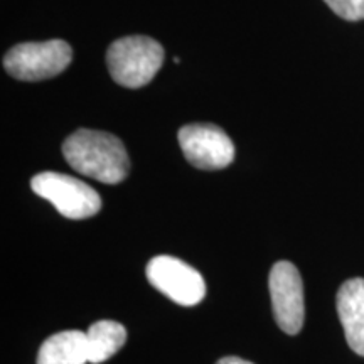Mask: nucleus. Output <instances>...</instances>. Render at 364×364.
<instances>
[{"label":"nucleus","instance_id":"obj_1","mask_svg":"<svg viewBox=\"0 0 364 364\" xmlns=\"http://www.w3.org/2000/svg\"><path fill=\"white\" fill-rule=\"evenodd\" d=\"M63 156L71 169L103 184H118L129 176L130 162L125 145L108 132H73L63 144Z\"/></svg>","mask_w":364,"mask_h":364},{"label":"nucleus","instance_id":"obj_2","mask_svg":"<svg viewBox=\"0 0 364 364\" xmlns=\"http://www.w3.org/2000/svg\"><path fill=\"white\" fill-rule=\"evenodd\" d=\"M162 63V46L147 36L117 39L107 51V66L112 78L125 88H142L150 83Z\"/></svg>","mask_w":364,"mask_h":364},{"label":"nucleus","instance_id":"obj_3","mask_svg":"<svg viewBox=\"0 0 364 364\" xmlns=\"http://www.w3.org/2000/svg\"><path fill=\"white\" fill-rule=\"evenodd\" d=\"M71 61V46L63 39H51L14 46L4 56V68L16 80L43 81L58 76Z\"/></svg>","mask_w":364,"mask_h":364},{"label":"nucleus","instance_id":"obj_4","mask_svg":"<svg viewBox=\"0 0 364 364\" xmlns=\"http://www.w3.org/2000/svg\"><path fill=\"white\" fill-rule=\"evenodd\" d=\"M31 188L68 220H86L102 209V198L83 181L59 172H41L31 181Z\"/></svg>","mask_w":364,"mask_h":364},{"label":"nucleus","instance_id":"obj_5","mask_svg":"<svg viewBox=\"0 0 364 364\" xmlns=\"http://www.w3.org/2000/svg\"><path fill=\"white\" fill-rule=\"evenodd\" d=\"M145 275L154 289L184 307H193L206 295V284L196 268L169 255H159L147 263Z\"/></svg>","mask_w":364,"mask_h":364},{"label":"nucleus","instance_id":"obj_6","mask_svg":"<svg viewBox=\"0 0 364 364\" xmlns=\"http://www.w3.org/2000/svg\"><path fill=\"white\" fill-rule=\"evenodd\" d=\"M179 144L191 166L203 171L225 169L235 159V144L213 124H189L179 130Z\"/></svg>","mask_w":364,"mask_h":364},{"label":"nucleus","instance_id":"obj_7","mask_svg":"<svg viewBox=\"0 0 364 364\" xmlns=\"http://www.w3.org/2000/svg\"><path fill=\"white\" fill-rule=\"evenodd\" d=\"M273 317L284 332L299 334L304 326V284L297 267L290 262L275 263L268 279Z\"/></svg>","mask_w":364,"mask_h":364},{"label":"nucleus","instance_id":"obj_8","mask_svg":"<svg viewBox=\"0 0 364 364\" xmlns=\"http://www.w3.org/2000/svg\"><path fill=\"white\" fill-rule=\"evenodd\" d=\"M336 306L349 348L359 356H364V279L344 282L338 292Z\"/></svg>","mask_w":364,"mask_h":364},{"label":"nucleus","instance_id":"obj_9","mask_svg":"<svg viewBox=\"0 0 364 364\" xmlns=\"http://www.w3.org/2000/svg\"><path fill=\"white\" fill-rule=\"evenodd\" d=\"M90 363L88 336L81 331L53 334L41 346L38 364H86Z\"/></svg>","mask_w":364,"mask_h":364},{"label":"nucleus","instance_id":"obj_10","mask_svg":"<svg viewBox=\"0 0 364 364\" xmlns=\"http://www.w3.org/2000/svg\"><path fill=\"white\" fill-rule=\"evenodd\" d=\"M90 363L100 364L120 351L127 341V329L120 322L98 321L90 326L88 332Z\"/></svg>","mask_w":364,"mask_h":364},{"label":"nucleus","instance_id":"obj_11","mask_svg":"<svg viewBox=\"0 0 364 364\" xmlns=\"http://www.w3.org/2000/svg\"><path fill=\"white\" fill-rule=\"evenodd\" d=\"M332 9V12L338 14L346 21H361L364 19V0H324Z\"/></svg>","mask_w":364,"mask_h":364},{"label":"nucleus","instance_id":"obj_12","mask_svg":"<svg viewBox=\"0 0 364 364\" xmlns=\"http://www.w3.org/2000/svg\"><path fill=\"white\" fill-rule=\"evenodd\" d=\"M216 364H253V363L245 361V359L236 358V356H226V358L220 359V361H218Z\"/></svg>","mask_w":364,"mask_h":364}]
</instances>
